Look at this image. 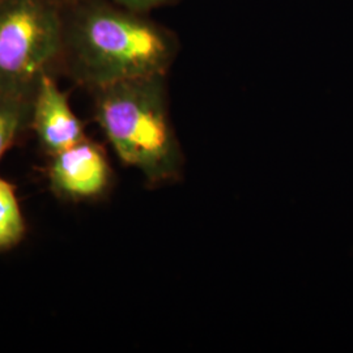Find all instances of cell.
I'll list each match as a JSON object with an SVG mask.
<instances>
[{
    "mask_svg": "<svg viewBox=\"0 0 353 353\" xmlns=\"http://www.w3.org/2000/svg\"><path fill=\"white\" fill-rule=\"evenodd\" d=\"M93 117L123 165L150 189L182 181L185 154L172 126L165 76L118 81L90 92Z\"/></svg>",
    "mask_w": 353,
    "mask_h": 353,
    "instance_id": "cell-2",
    "label": "cell"
},
{
    "mask_svg": "<svg viewBox=\"0 0 353 353\" xmlns=\"http://www.w3.org/2000/svg\"><path fill=\"white\" fill-rule=\"evenodd\" d=\"M30 131L46 157L64 151L88 135L71 108L67 93L59 88L57 75L46 74L32 99Z\"/></svg>",
    "mask_w": 353,
    "mask_h": 353,
    "instance_id": "cell-5",
    "label": "cell"
},
{
    "mask_svg": "<svg viewBox=\"0 0 353 353\" xmlns=\"http://www.w3.org/2000/svg\"><path fill=\"white\" fill-rule=\"evenodd\" d=\"M174 48L163 29L103 0L63 6L59 72L89 92L118 81L166 75Z\"/></svg>",
    "mask_w": 353,
    "mask_h": 353,
    "instance_id": "cell-1",
    "label": "cell"
},
{
    "mask_svg": "<svg viewBox=\"0 0 353 353\" xmlns=\"http://www.w3.org/2000/svg\"><path fill=\"white\" fill-rule=\"evenodd\" d=\"M63 4L0 0V92L32 100L39 80L59 72Z\"/></svg>",
    "mask_w": 353,
    "mask_h": 353,
    "instance_id": "cell-3",
    "label": "cell"
},
{
    "mask_svg": "<svg viewBox=\"0 0 353 353\" xmlns=\"http://www.w3.org/2000/svg\"><path fill=\"white\" fill-rule=\"evenodd\" d=\"M63 6H68V4H75V3H80V1H85V0H59Z\"/></svg>",
    "mask_w": 353,
    "mask_h": 353,
    "instance_id": "cell-9",
    "label": "cell"
},
{
    "mask_svg": "<svg viewBox=\"0 0 353 353\" xmlns=\"http://www.w3.org/2000/svg\"><path fill=\"white\" fill-rule=\"evenodd\" d=\"M26 234V217L16 188L0 174V254L19 246Z\"/></svg>",
    "mask_w": 353,
    "mask_h": 353,
    "instance_id": "cell-7",
    "label": "cell"
},
{
    "mask_svg": "<svg viewBox=\"0 0 353 353\" xmlns=\"http://www.w3.org/2000/svg\"><path fill=\"white\" fill-rule=\"evenodd\" d=\"M32 100L0 92V160L30 131Z\"/></svg>",
    "mask_w": 353,
    "mask_h": 353,
    "instance_id": "cell-6",
    "label": "cell"
},
{
    "mask_svg": "<svg viewBox=\"0 0 353 353\" xmlns=\"http://www.w3.org/2000/svg\"><path fill=\"white\" fill-rule=\"evenodd\" d=\"M45 176L57 199L75 204L102 201L114 185L108 152L101 143L89 137L49 156Z\"/></svg>",
    "mask_w": 353,
    "mask_h": 353,
    "instance_id": "cell-4",
    "label": "cell"
},
{
    "mask_svg": "<svg viewBox=\"0 0 353 353\" xmlns=\"http://www.w3.org/2000/svg\"><path fill=\"white\" fill-rule=\"evenodd\" d=\"M168 0H114V3L119 7H123L132 12H145L154 7H159L166 3Z\"/></svg>",
    "mask_w": 353,
    "mask_h": 353,
    "instance_id": "cell-8",
    "label": "cell"
}]
</instances>
